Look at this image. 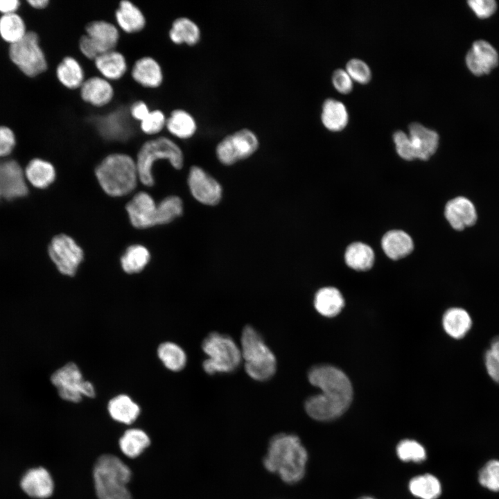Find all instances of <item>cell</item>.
<instances>
[{"instance_id":"603a6c76","label":"cell","mask_w":499,"mask_h":499,"mask_svg":"<svg viewBox=\"0 0 499 499\" xmlns=\"http://www.w3.org/2000/svg\"><path fill=\"white\" fill-rule=\"evenodd\" d=\"M381 246L384 253L392 260L403 259L414 250V243L410 236L400 229L386 232L382 238Z\"/></svg>"},{"instance_id":"6da1fadb","label":"cell","mask_w":499,"mask_h":499,"mask_svg":"<svg viewBox=\"0 0 499 499\" xmlns=\"http://www.w3.org/2000/svg\"><path fill=\"white\" fill-rule=\"evenodd\" d=\"M309 382L322 392L309 397L305 403L306 413L312 419L328 421L340 417L349 407L353 396L351 382L339 369L330 365L313 367Z\"/></svg>"},{"instance_id":"cb8c5ba5","label":"cell","mask_w":499,"mask_h":499,"mask_svg":"<svg viewBox=\"0 0 499 499\" xmlns=\"http://www.w3.org/2000/svg\"><path fill=\"white\" fill-rule=\"evenodd\" d=\"M94 61L101 76L109 81L121 79L127 71L125 58L115 49L100 54Z\"/></svg>"},{"instance_id":"c3c4849f","label":"cell","mask_w":499,"mask_h":499,"mask_svg":"<svg viewBox=\"0 0 499 499\" xmlns=\"http://www.w3.org/2000/svg\"><path fill=\"white\" fill-rule=\"evenodd\" d=\"M332 82L334 87L341 94H348L353 88L352 79L346 71L341 69L333 72Z\"/></svg>"},{"instance_id":"f6af8a7d","label":"cell","mask_w":499,"mask_h":499,"mask_svg":"<svg viewBox=\"0 0 499 499\" xmlns=\"http://www.w3.org/2000/svg\"><path fill=\"white\" fill-rule=\"evenodd\" d=\"M468 4L475 14L482 19L491 16L497 8L496 2L493 0H470Z\"/></svg>"},{"instance_id":"44dd1931","label":"cell","mask_w":499,"mask_h":499,"mask_svg":"<svg viewBox=\"0 0 499 499\" xmlns=\"http://www.w3.org/2000/svg\"><path fill=\"white\" fill-rule=\"evenodd\" d=\"M131 76L139 85L146 88L159 87L164 79L159 63L153 58L143 56L138 59L132 66Z\"/></svg>"},{"instance_id":"74e56055","label":"cell","mask_w":499,"mask_h":499,"mask_svg":"<svg viewBox=\"0 0 499 499\" xmlns=\"http://www.w3.org/2000/svg\"><path fill=\"white\" fill-rule=\"evenodd\" d=\"M26 33L24 21L17 13L5 14L0 17V35L10 44L21 40Z\"/></svg>"},{"instance_id":"b9f144b4","label":"cell","mask_w":499,"mask_h":499,"mask_svg":"<svg viewBox=\"0 0 499 499\" xmlns=\"http://www.w3.org/2000/svg\"><path fill=\"white\" fill-rule=\"evenodd\" d=\"M484 365L488 375L499 383V336L493 338L484 353Z\"/></svg>"},{"instance_id":"e575fe53","label":"cell","mask_w":499,"mask_h":499,"mask_svg":"<svg viewBox=\"0 0 499 499\" xmlns=\"http://www.w3.org/2000/svg\"><path fill=\"white\" fill-rule=\"evenodd\" d=\"M408 488L413 496L420 499H437L442 491L438 478L430 473L412 478Z\"/></svg>"},{"instance_id":"30bf717a","label":"cell","mask_w":499,"mask_h":499,"mask_svg":"<svg viewBox=\"0 0 499 499\" xmlns=\"http://www.w3.org/2000/svg\"><path fill=\"white\" fill-rule=\"evenodd\" d=\"M61 399L71 403H78L82 396L94 398L96 395L93 384L84 379L79 367L70 362L55 370L50 378Z\"/></svg>"},{"instance_id":"7402d4cb","label":"cell","mask_w":499,"mask_h":499,"mask_svg":"<svg viewBox=\"0 0 499 499\" xmlns=\"http://www.w3.org/2000/svg\"><path fill=\"white\" fill-rule=\"evenodd\" d=\"M115 19L118 26L127 33L140 32L146 23V17L140 8L128 0L119 2L115 11Z\"/></svg>"},{"instance_id":"ac0fdd59","label":"cell","mask_w":499,"mask_h":499,"mask_svg":"<svg viewBox=\"0 0 499 499\" xmlns=\"http://www.w3.org/2000/svg\"><path fill=\"white\" fill-rule=\"evenodd\" d=\"M20 487L28 496L37 499L50 498L55 488L51 475L44 467L33 468L27 471L21 479Z\"/></svg>"},{"instance_id":"d4e9b609","label":"cell","mask_w":499,"mask_h":499,"mask_svg":"<svg viewBox=\"0 0 499 499\" xmlns=\"http://www.w3.org/2000/svg\"><path fill=\"white\" fill-rule=\"evenodd\" d=\"M107 411L114 421L130 425L139 417L141 408L128 395L121 394L109 401Z\"/></svg>"},{"instance_id":"f5cc1de1","label":"cell","mask_w":499,"mask_h":499,"mask_svg":"<svg viewBox=\"0 0 499 499\" xmlns=\"http://www.w3.org/2000/svg\"><path fill=\"white\" fill-rule=\"evenodd\" d=\"M358 499H375L371 496H362L358 498Z\"/></svg>"},{"instance_id":"5bb4252c","label":"cell","mask_w":499,"mask_h":499,"mask_svg":"<svg viewBox=\"0 0 499 499\" xmlns=\"http://www.w3.org/2000/svg\"><path fill=\"white\" fill-rule=\"evenodd\" d=\"M28 189L24 172L13 159L0 161V200H12L25 197Z\"/></svg>"},{"instance_id":"681fc988","label":"cell","mask_w":499,"mask_h":499,"mask_svg":"<svg viewBox=\"0 0 499 499\" xmlns=\"http://www.w3.org/2000/svg\"><path fill=\"white\" fill-rule=\"evenodd\" d=\"M150 112L148 105L143 101L134 103L130 108L131 116L139 123L143 121Z\"/></svg>"},{"instance_id":"ffe728a7","label":"cell","mask_w":499,"mask_h":499,"mask_svg":"<svg viewBox=\"0 0 499 499\" xmlns=\"http://www.w3.org/2000/svg\"><path fill=\"white\" fill-rule=\"evenodd\" d=\"M80 95L85 103L98 107L109 104L114 95L110 81L102 76L85 79L80 87Z\"/></svg>"},{"instance_id":"8d00e7d4","label":"cell","mask_w":499,"mask_h":499,"mask_svg":"<svg viewBox=\"0 0 499 499\" xmlns=\"http://www.w3.org/2000/svg\"><path fill=\"white\" fill-rule=\"evenodd\" d=\"M157 353L165 367L172 371H180L186 365L187 360L186 353L181 347L174 342L161 343Z\"/></svg>"},{"instance_id":"ba28073f","label":"cell","mask_w":499,"mask_h":499,"mask_svg":"<svg viewBox=\"0 0 499 499\" xmlns=\"http://www.w3.org/2000/svg\"><path fill=\"white\" fill-rule=\"evenodd\" d=\"M9 55L17 67L28 76H36L47 69V60L34 31H27L19 41L11 44Z\"/></svg>"},{"instance_id":"7c38bea8","label":"cell","mask_w":499,"mask_h":499,"mask_svg":"<svg viewBox=\"0 0 499 499\" xmlns=\"http://www.w3.org/2000/svg\"><path fill=\"white\" fill-rule=\"evenodd\" d=\"M48 252L49 257L62 274L73 277L84 259L82 249L71 236L60 234L51 240Z\"/></svg>"},{"instance_id":"9a60e30c","label":"cell","mask_w":499,"mask_h":499,"mask_svg":"<svg viewBox=\"0 0 499 499\" xmlns=\"http://www.w3.org/2000/svg\"><path fill=\"white\" fill-rule=\"evenodd\" d=\"M130 221L137 229H146L155 225L157 204L152 196L141 191L133 196L125 206Z\"/></svg>"},{"instance_id":"9c48e42d","label":"cell","mask_w":499,"mask_h":499,"mask_svg":"<svg viewBox=\"0 0 499 499\" xmlns=\"http://www.w3.org/2000/svg\"><path fill=\"white\" fill-rule=\"evenodd\" d=\"M118 28L105 20H94L85 26V34L80 37L78 46L82 54L94 60L100 54L115 49L119 40Z\"/></svg>"},{"instance_id":"f1b7e54d","label":"cell","mask_w":499,"mask_h":499,"mask_svg":"<svg viewBox=\"0 0 499 499\" xmlns=\"http://www.w3.org/2000/svg\"><path fill=\"white\" fill-rule=\"evenodd\" d=\"M60 82L69 89H80L84 82L85 72L79 62L71 56L64 57L56 68Z\"/></svg>"},{"instance_id":"484cf974","label":"cell","mask_w":499,"mask_h":499,"mask_svg":"<svg viewBox=\"0 0 499 499\" xmlns=\"http://www.w3.org/2000/svg\"><path fill=\"white\" fill-rule=\"evenodd\" d=\"M24 176L34 187L45 189L55 181L56 173L51 163L40 158H35L26 166Z\"/></svg>"},{"instance_id":"2e32d148","label":"cell","mask_w":499,"mask_h":499,"mask_svg":"<svg viewBox=\"0 0 499 499\" xmlns=\"http://www.w3.org/2000/svg\"><path fill=\"white\" fill-rule=\"evenodd\" d=\"M408 137L412 159L426 161L437 150L438 134L419 123H412L410 125Z\"/></svg>"},{"instance_id":"83f0119b","label":"cell","mask_w":499,"mask_h":499,"mask_svg":"<svg viewBox=\"0 0 499 499\" xmlns=\"http://www.w3.org/2000/svg\"><path fill=\"white\" fill-rule=\"evenodd\" d=\"M443 327L451 338H464L472 326V319L469 313L462 308L454 307L447 310L443 316Z\"/></svg>"},{"instance_id":"4316f807","label":"cell","mask_w":499,"mask_h":499,"mask_svg":"<svg viewBox=\"0 0 499 499\" xmlns=\"http://www.w3.org/2000/svg\"><path fill=\"white\" fill-rule=\"evenodd\" d=\"M344 306V299L338 289L324 287L317 291L314 298L316 310L323 316L334 317Z\"/></svg>"},{"instance_id":"d590c367","label":"cell","mask_w":499,"mask_h":499,"mask_svg":"<svg viewBox=\"0 0 499 499\" xmlns=\"http://www.w3.org/2000/svg\"><path fill=\"white\" fill-rule=\"evenodd\" d=\"M150 259L148 250L141 245L129 246L121 257V265L128 274H136L141 272Z\"/></svg>"},{"instance_id":"52a82bcc","label":"cell","mask_w":499,"mask_h":499,"mask_svg":"<svg viewBox=\"0 0 499 499\" xmlns=\"http://www.w3.org/2000/svg\"><path fill=\"white\" fill-rule=\"evenodd\" d=\"M202 348L207 356L202 367L209 374L234 371L242 360L240 349L234 340L217 332L211 333L204 338Z\"/></svg>"},{"instance_id":"ab89813d","label":"cell","mask_w":499,"mask_h":499,"mask_svg":"<svg viewBox=\"0 0 499 499\" xmlns=\"http://www.w3.org/2000/svg\"><path fill=\"white\" fill-rule=\"evenodd\" d=\"M398 457L403 462L421 463L426 459L425 448L418 441L405 439L401 441L396 448Z\"/></svg>"},{"instance_id":"4dcf8cb0","label":"cell","mask_w":499,"mask_h":499,"mask_svg":"<svg viewBox=\"0 0 499 499\" xmlns=\"http://www.w3.org/2000/svg\"><path fill=\"white\" fill-rule=\"evenodd\" d=\"M375 260L372 248L363 243L354 242L349 245L344 252L347 266L357 271H367L371 268Z\"/></svg>"},{"instance_id":"1f68e13d","label":"cell","mask_w":499,"mask_h":499,"mask_svg":"<svg viewBox=\"0 0 499 499\" xmlns=\"http://www.w3.org/2000/svg\"><path fill=\"white\" fill-rule=\"evenodd\" d=\"M166 128L175 137L186 139L195 133L197 123L189 112L182 109H176L166 119Z\"/></svg>"},{"instance_id":"e0dca14e","label":"cell","mask_w":499,"mask_h":499,"mask_svg":"<svg viewBox=\"0 0 499 499\" xmlns=\"http://www.w3.org/2000/svg\"><path fill=\"white\" fill-rule=\"evenodd\" d=\"M470 71L475 76L489 73L498 64V55L488 42L480 40L473 42L466 56Z\"/></svg>"},{"instance_id":"d6a6232c","label":"cell","mask_w":499,"mask_h":499,"mask_svg":"<svg viewBox=\"0 0 499 499\" xmlns=\"http://www.w3.org/2000/svg\"><path fill=\"white\" fill-rule=\"evenodd\" d=\"M322 122L331 131L344 129L349 121V114L345 105L333 98L326 99L322 105Z\"/></svg>"},{"instance_id":"f907efd6","label":"cell","mask_w":499,"mask_h":499,"mask_svg":"<svg viewBox=\"0 0 499 499\" xmlns=\"http://www.w3.org/2000/svg\"><path fill=\"white\" fill-rule=\"evenodd\" d=\"M19 6L18 0H0V12L3 15L16 12Z\"/></svg>"},{"instance_id":"836d02e7","label":"cell","mask_w":499,"mask_h":499,"mask_svg":"<svg viewBox=\"0 0 499 499\" xmlns=\"http://www.w3.org/2000/svg\"><path fill=\"white\" fill-rule=\"evenodd\" d=\"M150 445L149 436L139 428L126 430L119 440L121 451L129 458L139 457Z\"/></svg>"},{"instance_id":"f546056e","label":"cell","mask_w":499,"mask_h":499,"mask_svg":"<svg viewBox=\"0 0 499 499\" xmlns=\"http://www.w3.org/2000/svg\"><path fill=\"white\" fill-rule=\"evenodd\" d=\"M200 35L198 25L186 17L176 18L168 32L170 40L176 44L195 45L200 41Z\"/></svg>"},{"instance_id":"8fae6325","label":"cell","mask_w":499,"mask_h":499,"mask_svg":"<svg viewBox=\"0 0 499 499\" xmlns=\"http://www.w3.org/2000/svg\"><path fill=\"white\" fill-rule=\"evenodd\" d=\"M259 146L256 134L243 128L226 136L218 143L216 157L221 164L230 166L252 156Z\"/></svg>"},{"instance_id":"5b68a950","label":"cell","mask_w":499,"mask_h":499,"mask_svg":"<svg viewBox=\"0 0 499 499\" xmlns=\"http://www.w3.org/2000/svg\"><path fill=\"white\" fill-rule=\"evenodd\" d=\"M240 349L250 377L259 381L272 377L277 369L275 356L252 326H246L243 329Z\"/></svg>"},{"instance_id":"816d5d0a","label":"cell","mask_w":499,"mask_h":499,"mask_svg":"<svg viewBox=\"0 0 499 499\" xmlns=\"http://www.w3.org/2000/svg\"><path fill=\"white\" fill-rule=\"evenodd\" d=\"M28 3L33 8L37 9H42L46 8L49 3V0H28Z\"/></svg>"},{"instance_id":"ee69618b","label":"cell","mask_w":499,"mask_h":499,"mask_svg":"<svg viewBox=\"0 0 499 499\" xmlns=\"http://www.w3.org/2000/svg\"><path fill=\"white\" fill-rule=\"evenodd\" d=\"M347 72L351 79L360 84H366L371 79V70L362 60L352 59L347 64Z\"/></svg>"},{"instance_id":"bcb514c9","label":"cell","mask_w":499,"mask_h":499,"mask_svg":"<svg viewBox=\"0 0 499 499\" xmlns=\"http://www.w3.org/2000/svg\"><path fill=\"white\" fill-rule=\"evenodd\" d=\"M16 145L13 131L8 127L0 125V157H5L12 152Z\"/></svg>"},{"instance_id":"d6986e66","label":"cell","mask_w":499,"mask_h":499,"mask_svg":"<svg viewBox=\"0 0 499 499\" xmlns=\"http://www.w3.org/2000/svg\"><path fill=\"white\" fill-rule=\"evenodd\" d=\"M444 215L450 226L461 231L472 226L477 220V213L473 204L465 197H456L449 200L444 208Z\"/></svg>"},{"instance_id":"60d3db41","label":"cell","mask_w":499,"mask_h":499,"mask_svg":"<svg viewBox=\"0 0 499 499\" xmlns=\"http://www.w3.org/2000/svg\"><path fill=\"white\" fill-rule=\"evenodd\" d=\"M480 484L491 491H499V460L487 462L478 473Z\"/></svg>"},{"instance_id":"8992f818","label":"cell","mask_w":499,"mask_h":499,"mask_svg":"<svg viewBox=\"0 0 499 499\" xmlns=\"http://www.w3.org/2000/svg\"><path fill=\"white\" fill-rule=\"evenodd\" d=\"M158 160L168 161L175 169L184 165V155L173 140L159 137L146 141L140 148L136 159L139 181L146 186L155 184L152 168Z\"/></svg>"},{"instance_id":"f35d334b","label":"cell","mask_w":499,"mask_h":499,"mask_svg":"<svg viewBox=\"0 0 499 499\" xmlns=\"http://www.w3.org/2000/svg\"><path fill=\"white\" fill-rule=\"evenodd\" d=\"M184 210L182 199L176 195H170L157 204L155 225H166L180 216Z\"/></svg>"},{"instance_id":"4fadbf2b","label":"cell","mask_w":499,"mask_h":499,"mask_svg":"<svg viewBox=\"0 0 499 499\" xmlns=\"http://www.w3.org/2000/svg\"><path fill=\"white\" fill-rule=\"evenodd\" d=\"M188 185L192 196L208 206L218 204L222 197L220 184L200 166H193L188 175Z\"/></svg>"},{"instance_id":"3957f363","label":"cell","mask_w":499,"mask_h":499,"mask_svg":"<svg viewBox=\"0 0 499 499\" xmlns=\"http://www.w3.org/2000/svg\"><path fill=\"white\" fill-rule=\"evenodd\" d=\"M95 175L104 192L112 197L130 193L139 180L136 161L124 153L106 156L96 166Z\"/></svg>"},{"instance_id":"7dc6e473","label":"cell","mask_w":499,"mask_h":499,"mask_svg":"<svg viewBox=\"0 0 499 499\" xmlns=\"http://www.w3.org/2000/svg\"><path fill=\"white\" fill-rule=\"evenodd\" d=\"M393 140L398 155L405 160H413L410 148L408 136L403 131L398 130L394 133Z\"/></svg>"},{"instance_id":"277c9868","label":"cell","mask_w":499,"mask_h":499,"mask_svg":"<svg viewBox=\"0 0 499 499\" xmlns=\"http://www.w3.org/2000/svg\"><path fill=\"white\" fill-rule=\"evenodd\" d=\"M131 478L130 467L114 455H102L94 463L93 480L98 499H133L127 487Z\"/></svg>"},{"instance_id":"7a4b0ae2","label":"cell","mask_w":499,"mask_h":499,"mask_svg":"<svg viewBox=\"0 0 499 499\" xmlns=\"http://www.w3.org/2000/svg\"><path fill=\"white\" fill-rule=\"evenodd\" d=\"M308 453L300 439L293 434L281 433L270 439L263 466L277 473L288 484H295L304 476Z\"/></svg>"},{"instance_id":"7bdbcfd3","label":"cell","mask_w":499,"mask_h":499,"mask_svg":"<svg viewBox=\"0 0 499 499\" xmlns=\"http://www.w3.org/2000/svg\"><path fill=\"white\" fill-rule=\"evenodd\" d=\"M166 119L162 111L150 110L147 116L140 122V128L146 134H157L166 128Z\"/></svg>"}]
</instances>
